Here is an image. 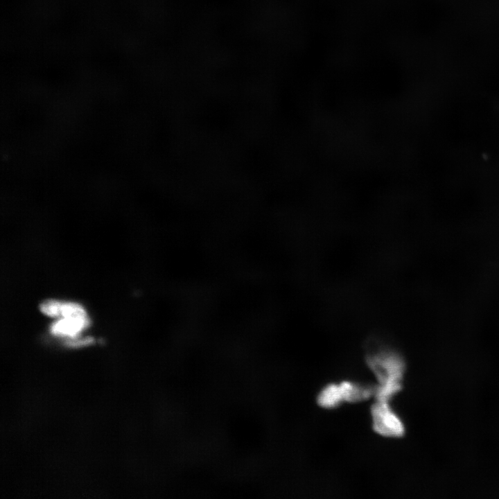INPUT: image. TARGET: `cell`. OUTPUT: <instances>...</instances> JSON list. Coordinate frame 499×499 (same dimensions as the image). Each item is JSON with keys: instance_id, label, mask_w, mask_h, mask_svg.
<instances>
[{"instance_id": "6da1fadb", "label": "cell", "mask_w": 499, "mask_h": 499, "mask_svg": "<svg viewBox=\"0 0 499 499\" xmlns=\"http://www.w3.org/2000/svg\"><path fill=\"white\" fill-rule=\"evenodd\" d=\"M366 362L378 381L374 393L376 400L389 402L402 388L404 359L393 349L379 348L367 354Z\"/></svg>"}, {"instance_id": "7a4b0ae2", "label": "cell", "mask_w": 499, "mask_h": 499, "mask_svg": "<svg viewBox=\"0 0 499 499\" xmlns=\"http://www.w3.org/2000/svg\"><path fill=\"white\" fill-rule=\"evenodd\" d=\"M371 413L376 432L389 437H400L404 435V425L388 402L376 401L371 408Z\"/></svg>"}, {"instance_id": "3957f363", "label": "cell", "mask_w": 499, "mask_h": 499, "mask_svg": "<svg viewBox=\"0 0 499 499\" xmlns=\"http://www.w3.org/2000/svg\"><path fill=\"white\" fill-rule=\"evenodd\" d=\"M39 307L43 314L51 317H87L83 306L75 302L46 299Z\"/></svg>"}, {"instance_id": "277c9868", "label": "cell", "mask_w": 499, "mask_h": 499, "mask_svg": "<svg viewBox=\"0 0 499 499\" xmlns=\"http://www.w3.org/2000/svg\"><path fill=\"white\" fill-rule=\"evenodd\" d=\"M88 317H60L50 326L51 332L56 335L75 337L89 325Z\"/></svg>"}, {"instance_id": "5b68a950", "label": "cell", "mask_w": 499, "mask_h": 499, "mask_svg": "<svg viewBox=\"0 0 499 499\" xmlns=\"http://www.w3.org/2000/svg\"><path fill=\"white\" fill-rule=\"evenodd\" d=\"M344 401L359 402L374 395L376 386H366L357 383L343 381L340 383Z\"/></svg>"}, {"instance_id": "8992f818", "label": "cell", "mask_w": 499, "mask_h": 499, "mask_svg": "<svg viewBox=\"0 0 499 499\" xmlns=\"http://www.w3.org/2000/svg\"><path fill=\"white\" fill-rule=\"evenodd\" d=\"M344 401L339 384L331 383L324 387L317 396V403L324 408H333Z\"/></svg>"}]
</instances>
